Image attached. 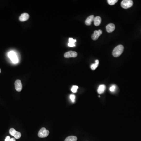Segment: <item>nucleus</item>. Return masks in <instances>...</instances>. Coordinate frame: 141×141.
Returning <instances> with one entry per match:
<instances>
[{"mask_svg": "<svg viewBox=\"0 0 141 141\" xmlns=\"http://www.w3.org/2000/svg\"><path fill=\"white\" fill-rule=\"evenodd\" d=\"M102 30H96L93 33V34L91 36L92 39L94 41H96L98 39L99 37L102 35Z\"/></svg>", "mask_w": 141, "mask_h": 141, "instance_id": "6", "label": "nucleus"}, {"mask_svg": "<svg viewBox=\"0 0 141 141\" xmlns=\"http://www.w3.org/2000/svg\"><path fill=\"white\" fill-rule=\"evenodd\" d=\"M106 89V86L105 85H101L99 86L98 89V92L99 94L104 93Z\"/></svg>", "mask_w": 141, "mask_h": 141, "instance_id": "13", "label": "nucleus"}, {"mask_svg": "<svg viewBox=\"0 0 141 141\" xmlns=\"http://www.w3.org/2000/svg\"><path fill=\"white\" fill-rule=\"evenodd\" d=\"M68 46H69V47H74V46H75V44H71V43H68Z\"/></svg>", "mask_w": 141, "mask_h": 141, "instance_id": "22", "label": "nucleus"}, {"mask_svg": "<svg viewBox=\"0 0 141 141\" xmlns=\"http://www.w3.org/2000/svg\"><path fill=\"white\" fill-rule=\"evenodd\" d=\"M30 17L29 15L27 13H23L19 17V20L21 22H24V21H27Z\"/></svg>", "mask_w": 141, "mask_h": 141, "instance_id": "10", "label": "nucleus"}, {"mask_svg": "<svg viewBox=\"0 0 141 141\" xmlns=\"http://www.w3.org/2000/svg\"><path fill=\"white\" fill-rule=\"evenodd\" d=\"M93 21L94 24L95 26H99L101 23L102 19L100 16H97L96 17H94Z\"/></svg>", "mask_w": 141, "mask_h": 141, "instance_id": "12", "label": "nucleus"}, {"mask_svg": "<svg viewBox=\"0 0 141 141\" xmlns=\"http://www.w3.org/2000/svg\"><path fill=\"white\" fill-rule=\"evenodd\" d=\"M99 60H96L95 61V63L93 64L91 66V68L92 70H94L96 69L99 64Z\"/></svg>", "mask_w": 141, "mask_h": 141, "instance_id": "15", "label": "nucleus"}, {"mask_svg": "<svg viewBox=\"0 0 141 141\" xmlns=\"http://www.w3.org/2000/svg\"><path fill=\"white\" fill-rule=\"evenodd\" d=\"M49 131L48 130L44 127H43L38 132V136L41 138H45L49 135Z\"/></svg>", "mask_w": 141, "mask_h": 141, "instance_id": "4", "label": "nucleus"}, {"mask_svg": "<svg viewBox=\"0 0 141 141\" xmlns=\"http://www.w3.org/2000/svg\"><path fill=\"white\" fill-rule=\"evenodd\" d=\"M76 96L74 94H71L70 95V99L73 103H74L75 101Z\"/></svg>", "mask_w": 141, "mask_h": 141, "instance_id": "18", "label": "nucleus"}, {"mask_svg": "<svg viewBox=\"0 0 141 141\" xmlns=\"http://www.w3.org/2000/svg\"><path fill=\"white\" fill-rule=\"evenodd\" d=\"M78 88V87L77 85H73L71 88V91L73 93H76L77 91V89Z\"/></svg>", "mask_w": 141, "mask_h": 141, "instance_id": "16", "label": "nucleus"}, {"mask_svg": "<svg viewBox=\"0 0 141 141\" xmlns=\"http://www.w3.org/2000/svg\"><path fill=\"white\" fill-rule=\"evenodd\" d=\"M0 73H1V69H0Z\"/></svg>", "mask_w": 141, "mask_h": 141, "instance_id": "24", "label": "nucleus"}, {"mask_svg": "<svg viewBox=\"0 0 141 141\" xmlns=\"http://www.w3.org/2000/svg\"><path fill=\"white\" fill-rule=\"evenodd\" d=\"M10 141H16V139L15 138H11Z\"/></svg>", "mask_w": 141, "mask_h": 141, "instance_id": "23", "label": "nucleus"}, {"mask_svg": "<svg viewBox=\"0 0 141 141\" xmlns=\"http://www.w3.org/2000/svg\"><path fill=\"white\" fill-rule=\"evenodd\" d=\"M15 89L17 91L20 92L22 90V85L21 82L20 80H16L15 82Z\"/></svg>", "mask_w": 141, "mask_h": 141, "instance_id": "8", "label": "nucleus"}, {"mask_svg": "<svg viewBox=\"0 0 141 141\" xmlns=\"http://www.w3.org/2000/svg\"><path fill=\"white\" fill-rule=\"evenodd\" d=\"M8 56L14 63H17L19 62V59L16 52L13 51H10L8 53Z\"/></svg>", "mask_w": 141, "mask_h": 141, "instance_id": "3", "label": "nucleus"}, {"mask_svg": "<svg viewBox=\"0 0 141 141\" xmlns=\"http://www.w3.org/2000/svg\"><path fill=\"white\" fill-rule=\"evenodd\" d=\"M77 53L76 52L71 51L66 52L64 55V57L66 58H69L71 57L75 58L77 57Z\"/></svg>", "mask_w": 141, "mask_h": 141, "instance_id": "7", "label": "nucleus"}, {"mask_svg": "<svg viewBox=\"0 0 141 141\" xmlns=\"http://www.w3.org/2000/svg\"><path fill=\"white\" fill-rule=\"evenodd\" d=\"M115 24L110 23L106 26V30L108 33H111L115 30Z\"/></svg>", "mask_w": 141, "mask_h": 141, "instance_id": "9", "label": "nucleus"}, {"mask_svg": "<svg viewBox=\"0 0 141 141\" xmlns=\"http://www.w3.org/2000/svg\"><path fill=\"white\" fill-rule=\"evenodd\" d=\"M118 1V0H108L107 2L110 5H113L116 3H117Z\"/></svg>", "mask_w": 141, "mask_h": 141, "instance_id": "17", "label": "nucleus"}, {"mask_svg": "<svg viewBox=\"0 0 141 141\" xmlns=\"http://www.w3.org/2000/svg\"><path fill=\"white\" fill-rule=\"evenodd\" d=\"M11 138L10 136H7L6 137L5 139V141H10V140H11Z\"/></svg>", "mask_w": 141, "mask_h": 141, "instance_id": "21", "label": "nucleus"}, {"mask_svg": "<svg viewBox=\"0 0 141 141\" xmlns=\"http://www.w3.org/2000/svg\"><path fill=\"white\" fill-rule=\"evenodd\" d=\"M94 17L93 15H91L88 16L86 20H85V24L88 26L91 25L92 22L94 21Z\"/></svg>", "mask_w": 141, "mask_h": 141, "instance_id": "11", "label": "nucleus"}, {"mask_svg": "<svg viewBox=\"0 0 141 141\" xmlns=\"http://www.w3.org/2000/svg\"><path fill=\"white\" fill-rule=\"evenodd\" d=\"M133 2L131 0H124L121 2V5L124 9H128L132 6Z\"/></svg>", "mask_w": 141, "mask_h": 141, "instance_id": "2", "label": "nucleus"}, {"mask_svg": "<svg viewBox=\"0 0 141 141\" xmlns=\"http://www.w3.org/2000/svg\"><path fill=\"white\" fill-rule=\"evenodd\" d=\"M116 85H113L111 86L110 87V90L111 92H114L115 91L116 89Z\"/></svg>", "mask_w": 141, "mask_h": 141, "instance_id": "19", "label": "nucleus"}, {"mask_svg": "<svg viewBox=\"0 0 141 141\" xmlns=\"http://www.w3.org/2000/svg\"><path fill=\"white\" fill-rule=\"evenodd\" d=\"M77 138L75 136H69L67 137L65 141H77Z\"/></svg>", "mask_w": 141, "mask_h": 141, "instance_id": "14", "label": "nucleus"}, {"mask_svg": "<svg viewBox=\"0 0 141 141\" xmlns=\"http://www.w3.org/2000/svg\"><path fill=\"white\" fill-rule=\"evenodd\" d=\"M69 43L75 44V43L77 41H76V40L73 39V38H69Z\"/></svg>", "mask_w": 141, "mask_h": 141, "instance_id": "20", "label": "nucleus"}, {"mask_svg": "<svg viewBox=\"0 0 141 141\" xmlns=\"http://www.w3.org/2000/svg\"><path fill=\"white\" fill-rule=\"evenodd\" d=\"M124 47L123 45L117 46L114 48L113 51V55L114 57H117L121 55L124 51Z\"/></svg>", "mask_w": 141, "mask_h": 141, "instance_id": "1", "label": "nucleus"}, {"mask_svg": "<svg viewBox=\"0 0 141 141\" xmlns=\"http://www.w3.org/2000/svg\"><path fill=\"white\" fill-rule=\"evenodd\" d=\"M9 133L11 136H13L16 139H19L21 136V134L20 132L16 131L13 128H11L9 130Z\"/></svg>", "mask_w": 141, "mask_h": 141, "instance_id": "5", "label": "nucleus"}]
</instances>
